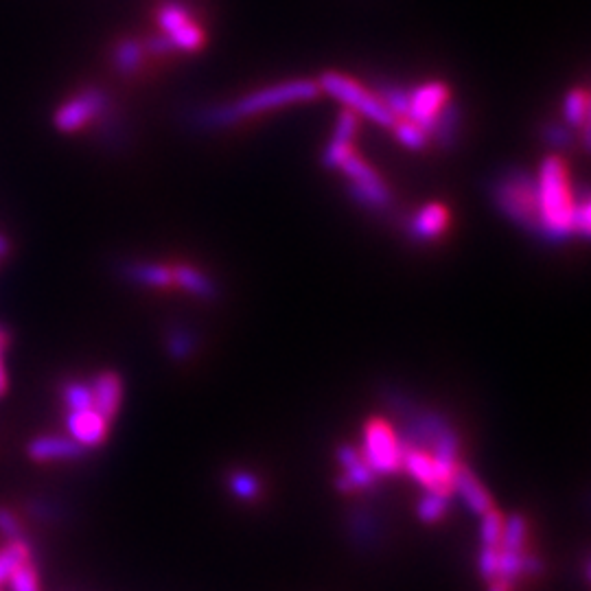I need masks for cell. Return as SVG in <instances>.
Returning <instances> with one entry per match:
<instances>
[{
    "mask_svg": "<svg viewBox=\"0 0 591 591\" xmlns=\"http://www.w3.org/2000/svg\"><path fill=\"white\" fill-rule=\"evenodd\" d=\"M454 489L460 493L462 500L471 508L475 515H484L493 508V500L489 491L484 489V484L480 482L478 475H475L469 467L458 465L456 475H454Z\"/></svg>",
    "mask_w": 591,
    "mask_h": 591,
    "instance_id": "30bf717a",
    "label": "cell"
},
{
    "mask_svg": "<svg viewBox=\"0 0 591 591\" xmlns=\"http://www.w3.org/2000/svg\"><path fill=\"white\" fill-rule=\"evenodd\" d=\"M29 556L31 550L25 539H9V546L0 550V585H5L11 574H14L20 565H25L29 561Z\"/></svg>",
    "mask_w": 591,
    "mask_h": 591,
    "instance_id": "2e32d148",
    "label": "cell"
},
{
    "mask_svg": "<svg viewBox=\"0 0 591 591\" xmlns=\"http://www.w3.org/2000/svg\"><path fill=\"white\" fill-rule=\"evenodd\" d=\"M364 460L375 473L392 475L403 465V443L384 419H370L364 427Z\"/></svg>",
    "mask_w": 591,
    "mask_h": 591,
    "instance_id": "5b68a950",
    "label": "cell"
},
{
    "mask_svg": "<svg viewBox=\"0 0 591 591\" xmlns=\"http://www.w3.org/2000/svg\"><path fill=\"white\" fill-rule=\"evenodd\" d=\"M338 460L344 469V473L335 482V486L342 493H353L359 489H373L377 482V473L370 469L368 462L364 460L362 451H357L351 445H342L338 449Z\"/></svg>",
    "mask_w": 591,
    "mask_h": 591,
    "instance_id": "ba28073f",
    "label": "cell"
},
{
    "mask_svg": "<svg viewBox=\"0 0 591 591\" xmlns=\"http://www.w3.org/2000/svg\"><path fill=\"white\" fill-rule=\"evenodd\" d=\"M458 125H460V112L458 108L454 106V103H445V108L438 112V117L432 125V134L436 136V141L443 145V147H449L451 143H454L456 138V132H458Z\"/></svg>",
    "mask_w": 591,
    "mask_h": 591,
    "instance_id": "ac0fdd59",
    "label": "cell"
},
{
    "mask_svg": "<svg viewBox=\"0 0 591 591\" xmlns=\"http://www.w3.org/2000/svg\"><path fill=\"white\" fill-rule=\"evenodd\" d=\"M381 101H384V106L394 114L397 119H405L408 117V110H410V92L397 86V84H379V95Z\"/></svg>",
    "mask_w": 591,
    "mask_h": 591,
    "instance_id": "ffe728a7",
    "label": "cell"
},
{
    "mask_svg": "<svg viewBox=\"0 0 591 591\" xmlns=\"http://www.w3.org/2000/svg\"><path fill=\"white\" fill-rule=\"evenodd\" d=\"M537 206H539V235L550 241H563L574 235L576 197L572 191L570 171L565 162L548 156L541 162L537 178Z\"/></svg>",
    "mask_w": 591,
    "mask_h": 591,
    "instance_id": "6da1fadb",
    "label": "cell"
},
{
    "mask_svg": "<svg viewBox=\"0 0 591 591\" xmlns=\"http://www.w3.org/2000/svg\"><path fill=\"white\" fill-rule=\"evenodd\" d=\"M511 587L508 585H504L502 581H491V587H489V591H508Z\"/></svg>",
    "mask_w": 591,
    "mask_h": 591,
    "instance_id": "ab89813d",
    "label": "cell"
},
{
    "mask_svg": "<svg viewBox=\"0 0 591 591\" xmlns=\"http://www.w3.org/2000/svg\"><path fill=\"white\" fill-rule=\"evenodd\" d=\"M587 112H589V95L587 90L578 88L572 90L565 99V119L570 125H583L587 121Z\"/></svg>",
    "mask_w": 591,
    "mask_h": 591,
    "instance_id": "4316f807",
    "label": "cell"
},
{
    "mask_svg": "<svg viewBox=\"0 0 591 591\" xmlns=\"http://www.w3.org/2000/svg\"><path fill=\"white\" fill-rule=\"evenodd\" d=\"M7 252H9V241L0 235V257H5Z\"/></svg>",
    "mask_w": 591,
    "mask_h": 591,
    "instance_id": "60d3db41",
    "label": "cell"
},
{
    "mask_svg": "<svg viewBox=\"0 0 591 591\" xmlns=\"http://www.w3.org/2000/svg\"><path fill=\"white\" fill-rule=\"evenodd\" d=\"M526 535H528L526 519L521 515H511L508 519H504V532H502L500 548H504V550H524Z\"/></svg>",
    "mask_w": 591,
    "mask_h": 591,
    "instance_id": "44dd1931",
    "label": "cell"
},
{
    "mask_svg": "<svg viewBox=\"0 0 591 591\" xmlns=\"http://www.w3.org/2000/svg\"><path fill=\"white\" fill-rule=\"evenodd\" d=\"M394 130H397V138L410 149H423L427 143V132L423 127L416 125L410 119H397V123L392 125Z\"/></svg>",
    "mask_w": 591,
    "mask_h": 591,
    "instance_id": "f1b7e54d",
    "label": "cell"
},
{
    "mask_svg": "<svg viewBox=\"0 0 591 591\" xmlns=\"http://www.w3.org/2000/svg\"><path fill=\"white\" fill-rule=\"evenodd\" d=\"M230 491H233L239 500H246V502H254L259 500L261 495V482L254 478L252 473H246V471H235L233 475H230Z\"/></svg>",
    "mask_w": 591,
    "mask_h": 591,
    "instance_id": "d4e9b609",
    "label": "cell"
},
{
    "mask_svg": "<svg viewBox=\"0 0 591 591\" xmlns=\"http://www.w3.org/2000/svg\"><path fill=\"white\" fill-rule=\"evenodd\" d=\"M504 532V515L497 513L491 508L489 513L482 515V526H480V539L484 548H500Z\"/></svg>",
    "mask_w": 591,
    "mask_h": 591,
    "instance_id": "cb8c5ba5",
    "label": "cell"
},
{
    "mask_svg": "<svg viewBox=\"0 0 591 591\" xmlns=\"http://www.w3.org/2000/svg\"><path fill=\"white\" fill-rule=\"evenodd\" d=\"M447 508H449V495L427 491L421 497L419 511H416V513H419V519L425 521V524H434V521L445 517Z\"/></svg>",
    "mask_w": 591,
    "mask_h": 591,
    "instance_id": "7402d4cb",
    "label": "cell"
},
{
    "mask_svg": "<svg viewBox=\"0 0 591 591\" xmlns=\"http://www.w3.org/2000/svg\"><path fill=\"white\" fill-rule=\"evenodd\" d=\"M193 335L187 329H173L169 335V353L176 359H184L193 353Z\"/></svg>",
    "mask_w": 591,
    "mask_h": 591,
    "instance_id": "4dcf8cb0",
    "label": "cell"
},
{
    "mask_svg": "<svg viewBox=\"0 0 591 591\" xmlns=\"http://www.w3.org/2000/svg\"><path fill=\"white\" fill-rule=\"evenodd\" d=\"M7 583L11 585V591H40L38 576H36V572H33L29 561L25 565H20L18 570L11 574Z\"/></svg>",
    "mask_w": 591,
    "mask_h": 591,
    "instance_id": "f546056e",
    "label": "cell"
},
{
    "mask_svg": "<svg viewBox=\"0 0 591 591\" xmlns=\"http://www.w3.org/2000/svg\"><path fill=\"white\" fill-rule=\"evenodd\" d=\"M173 46H176V51H197L200 46L204 44V31L200 25H195V22H189L187 27L178 29L176 33H171V36H167Z\"/></svg>",
    "mask_w": 591,
    "mask_h": 591,
    "instance_id": "83f0119b",
    "label": "cell"
},
{
    "mask_svg": "<svg viewBox=\"0 0 591 591\" xmlns=\"http://www.w3.org/2000/svg\"><path fill=\"white\" fill-rule=\"evenodd\" d=\"M355 152L351 143L346 141H331V145L327 147V152H324V165L331 167V169H340L342 162L349 158Z\"/></svg>",
    "mask_w": 591,
    "mask_h": 591,
    "instance_id": "1f68e13d",
    "label": "cell"
},
{
    "mask_svg": "<svg viewBox=\"0 0 591 591\" xmlns=\"http://www.w3.org/2000/svg\"><path fill=\"white\" fill-rule=\"evenodd\" d=\"M349 191L359 204H364L368 208H386L390 204V191L381 180L351 184Z\"/></svg>",
    "mask_w": 591,
    "mask_h": 591,
    "instance_id": "d6986e66",
    "label": "cell"
},
{
    "mask_svg": "<svg viewBox=\"0 0 591 591\" xmlns=\"http://www.w3.org/2000/svg\"><path fill=\"white\" fill-rule=\"evenodd\" d=\"M64 403L68 405V410L95 408L90 384H84V381H68L64 386Z\"/></svg>",
    "mask_w": 591,
    "mask_h": 591,
    "instance_id": "484cf974",
    "label": "cell"
},
{
    "mask_svg": "<svg viewBox=\"0 0 591 591\" xmlns=\"http://www.w3.org/2000/svg\"><path fill=\"white\" fill-rule=\"evenodd\" d=\"M355 132H357V119H355L353 110H342L338 125H335V136L333 138H335V141L351 143Z\"/></svg>",
    "mask_w": 591,
    "mask_h": 591,
    "instance_id": "d6a6232c",
    "label": "cell"
},
{
    "mask_svg": "<svg viewBox=\"0 0 591 591\" xmlns=\"http://www.w3.org/2000/svg\"><path fill=\"white\" fill-rule=\"evenodd\" d=\"M497 552L500 548H484L480 552V572L486 581H495L497 578Z\"/></svg>",
    "mask_w": 591,
    "mask_h": 591,
    "instance_id": "836d02e7",
    "label": "cell"
},
{
    "mask_svg": "<svg viewBox=\"0 0 591 591\" xmlns=\"http://www.w3.org/2000/svg\"><path fill=\"white\" fill-rule=\"evenodd\" d=\"M147 49L156 55H165V53L176 51V46H173V42L167 36H158V38L147 40Z\"/></svg>",
    "mask_w": 591,
    "mask_h": 591,
    "instance_id": "74e56055",
    "label": "cell"
},
{
    "mask_svg": "<svg viewBox=\"0 0 591 591\" xmlns=\"http://www.w3.org/2000/svg\"><path fill=\"white\" fill-rule=\"evenodd\" d=\"M318 84L309 79H296V81H283V84H274L268 88H261L257 92H250L243 99L230 103V106L211 110L206 114V119L211 125H230L243 121L254 114L276 110L283 106H292V103H303L318 97Z\"/></svg>",
    "mask_w": 591,
    "mask_h": 591,
    "instance_id": "7a4b0ae2",
    "label": "cell"
},
{
    "mask_svg": "<svg viewBox=\"0 0 591 591\" xmlns=\"http://www.w3.org/2000/svg\"><path fill=\"white\" fill-rule=\"evenodd\" d=\"M84 454V447L77 445L71 436H40L31 440L29 456L33 460H73Z\"/></svg>",
    "mask_w": 591,
    "mask_h": 591,
    "instance_id": "7c38bea8",
    "label": "cell"
},
{
    "mask_svg": "<svg viewBox=\"0 0 591 591\" xmlns=\"http://www.w3.org/2000/svg\"><path fill=\"white\" fill-rule=\"evenodd\" d=\"M173 283L200 298H213L217 294V287L211 278L202 274L200 270L191 268V265H176V268H173Z\"/></svg>",
    "mask_w": 591,
    "mask_h": 591,
    "instance_id": "5bb4252c",
    "label": "cell"
},
{
    "mask_svg": "<svg viewBox=\"0 0 591 591\" xmlns=\"http://www.w3.org/2000/svg\"><path fill=\"white\" fill-rule=\"evenodd\" d=\"M108 423L110 421L103 419L95 408L68 410V416H66V430L81 447L101 445L108 434Z\"/></svg>",
    "mask_w": 591,
    "mask_h": 591,
    "instance_id": "9c48e42d",
    "label": "cell"
},
{
    "mask_svg": "<svg viewBox=\"0 0 591 591\" xmlns=\"http://www.w3.org/2000/svg\"><path fill=\"white\" fill-rule=\"evenodd\" d=\"M7 342V335L0 333V355H3V346ZM7 392V375H5V366H3V357H0V397Z\"/></svg>",
    "mask_w": 591,
    "mask_h": 591,
    "instance_id": "f35d334b",
    "label": "cell"
},
{
    "mask_svg": "<svg viewBox=\"0 0 591 591\" xmlns=\"http://www.w3.org/2000/svg\"><path fill=\"white\" fill-rule=\"evenodd\" d=\"M156 18H158L160 29L165 31V36H171V33H176L178 29L187 27L189 22H193L189 7L178 3V0H171V3H165L162 7H158Z\"/></svg>",
    "mask_w": 591,
    "mask_h": 591,
    "instance_id": "e0dca14e",
    "label": "cell"
},
{
    "mask_svg": "<svg viewBox=\"0 0 591 591\" xmlns=\"http://www.w3.org/2000/svg\"><path fill=\"white\" fill-rule=\"evenodd\" d=\"M20 521L14 517V513L5 511V508H0V532L7 539H18L20 537Z\"/></svg>",
    "mask_w": 591,
    "mask_h": 591,
    "instance_id": "d590c367",
    "label": "cell"
},
{
    "mask_svg": "<svg viewBox=\"0 0 591 591\" xmlns=\"http://www.w3.org/2000/svg\"><path fill=\"white\" fill-rule=\"evenodd\" d=\"M90 388H92V401H95V410L106 421H112L121 408V397H123L121 377L117 373H101L95 381H92Z\"/></svg>",
    "mask_w": 591,
    "mask_h": 591,
    "instance_id": "8fae6325",
    "label": "cell"
},
{
    "mask_svg": "<svg viewBox=\"0 0 591 591\" xmlns=\"http://www.w3.org/2000/svg\"><path fill=\"white\" fill-rule=\"evenodd\" d=\"M589 219H591L589 200H587V197H583L581 202H576V211H574V233L587 237V235H589Z\"/></svg>",
    "mask_w": 591,
    "mask_h": 591,
    "instance_id": "e575fe53",
    "label": "cell"
},
{
    "mask_svg": "<svg viewBox=\"0 0 591 591\" xmlns=\"http://www.w3.org/2000/svg\"><path fill=\"white\" fill-rule=\"evenodd\" d=\"M132 281L147 287H171L173 268L160 263H132L125 268Z\"/></svg>",
    "mask_w": 591,
    "mask_h": 591,
    "instance_id": "9a60e30c",
    "label": "cell"
},
{
    "mask_svg": "<svg viewBox=\"0 0 591 591\" xmlns=\"http://www.w3.org/2000/svg\"><path fill=\"white\" fill-rule=\"evenodd\" d=\"M546 138L550 145H567L570 143V132H567V127H561V125H550L548 132H546Z\"/></svg>",
    "mask_w": 591,
    "mask_h": 591,
    "instance_id": "8d00e7d4",
    "label": "cell"
},
{
    "mask_svg": "<svg viewBox=\"0 0 591 591\" xmlns=\"http://www.w3.org/2000/svg\"><path fill=\"white\" fill-rule=\"evenodd\" d=\"M141 60H143V49L136 40H123L119 42L117 51H114V64H117L119 71L125 75L134 73L136 68L141 66Z\"/></svg>",
    "mask_w": 591,
    "mask_h": 591,
    "instance_id": "603a6c76",
    "label": "cell"
},
{
    "mask_svg": "<svg viewBox=\"0 0 591 591\" xmlns=\"http://www.w3.org/2000/svg\"><path fill=\"white\" fill-rule=\"evenodd\" d=\"M108 110V97L106 92L99 88H86L79 92L71 101H66L60 110L55 112L53 123L60 132H77L90 123L92 119L101 117Z\"/></svg>",
    "mask_w": 591,
    "mask_h": 591,
    "instance_id": "8992f818",
    "label": "cell"
},
{
    "mask_svg": "<svg viewBox=\"0 0 591 591\" xmlns=\"http://www.w3.org/2000/svg\"><path fill=\"white\" fill-rule=\"evenodd\" d=\"M495 202L502 213L521 228L539 233V206H537V180L521 171H511L497 182Z\"/></svg>",
    "mask_w": 591,
    "mask_h": 591,
    "instance_id": "3957f363",
    "label": "cell"
},
{
    "mask_svg": "<svg viewBox=\"0 0 591 591\" xmlns=\"http://www.w3.org/2000/svg\"><path fill=\"white\" fill-rule=\"evenodd\" d=\"M320 86L324 92H329L331 97L342 101L346 108L364 114L366 119L381 127H392L397 123V117L384 106V101H381L375 92H370L362 84H357L351 77L340 73H324L320 79Z\"/></svg>",
    "mask_w": 591,
    "mask_h": 591,
    "instance_id": "277c9868",
    "label": "cell"
},
{
    "mask_svg": "<svg viewBox=\"0 0 591 591\" xmlns=\"http://www.w3.org/2000/svg\"><path fill=\"white\" fill-rule=\"evenodd\" d=\"M445 103H449V88L440 84V81H430V84H423L410 92V110L405 119L414 121L425 132H430Z\"/></svg>",
    "mask_w": 591,
    "mask_h": 591,
    "instance_id": "52a82bcc",
    "label": "cell"
},
{
    "mask_svg": "<svg viewBox=\"0 0 591 591\" xmlns=\"http://www.w3.org/2000/svg\"><path fill=\"white\" fill-rule=\"evenodd\" d=\"M447 226H449L447 208L440 204H427L412 217L410 233L416 241H434L436 237L445 233Z\"/></svg>",
    "mask_w": 591,
    "mask_h": 591,
    "instance_id": "4fadbf2b",
    "label": "cell"
}]
</instances>
